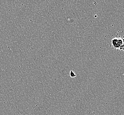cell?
Listing matches in <instances>:
<instances>
[{
	"label": "cell",
	"mask_w": 124,
	"mask_h": 115,
	"mask_svg": "<svg viewBox=\"0 0 124 115\" xmlns=\"http://www.w3.org/2000/svg\"><path fill=\"white\" fill-rule=\"evenodd\" d=\"M70 77H71L72 78H74L76 76V74H75V73L72 70H71L70 72Z\"/></svg>",
	"instance_id": "1"
}]
</instances>
